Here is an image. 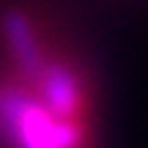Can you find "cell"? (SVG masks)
Masks as SVG:
<instances>
[{"instance_id": "6da1fadb", "label": "cell", "mask_w": 148, "mask_h": 148, "mask_svg": "<svg viewBox=\"0 0 148 148\" xmlns=\"http://www.w3.org/2000/svg\"><path fill=\"white\" fill-rule=\"evenodd\" d=\"M0 132L16 148H77L79 132L25 90H0Z\"/></svg>"}, {"instance_id": "7a4b0ae2", "label": "cell", "mask_w": 148, "mask_h": 148, "mask_svg": "<svg viewBox=\"0 0 148 148\" xmlns=\"http://www.w3.org/2000/svg\"><path fill=\"white\" fill-rule=\"evenodd\" d=\"M38 85H41V104L47 107L52 115L58 118H69L77 110V101H79V88H77V79L74 74L66 69V66H47L38 71Z\"/></svg>"}, {"instance_id": "3957f363", "label": "cell", "mask_w": 148, "mask_h": 148, "mask_svg": "<svg viewBox=\"0 0 148 148\" xmlns=\"http://www.w3.org/2000/svg\"><path fill=\"white\" fill-rule=\"evenodd\" d=\"M3 33H5V41H8V49H11V55H14L16 66L25 74H30V77H38V71L44 69V58H41L36 33H33L27 16L19 14V11L5 14Z\"/></svg>"}]
</instances>
